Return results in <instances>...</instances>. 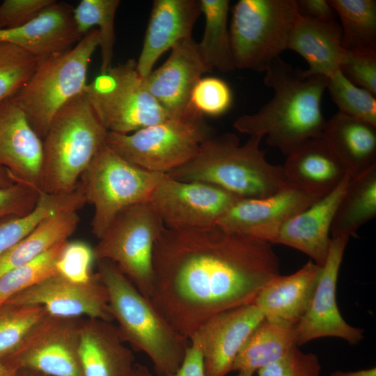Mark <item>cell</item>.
I'll return each instance as SVG.
<instances>
[{
  "label": "cell",
  "instance_id": "6da1fadb",
  "mask_svg": "<svg viewBox=\"0 0 376 376\" xmlns=\"http://www.w3.org/2000/svg\"><path fill=\"white\" fill-rule=\"evenodd\" d=\"M150 300L179 334L189 336L213 315L251 304L280 274L272 244L218 225L164 227L152 256Z\"/></svg>",
  "mask_w": 376,
  "mask_h": 376
},
{
  "label": "cell",
  "instance_id": "7a4b0ae2",
  "mask_svg": "<svg viewBox=\"0 0 376 376\" xmlns=\"http://www.w3.org/2000/svg\"><path fill=\"white\" fill-rule=\"evenodd\" d=\"M265 84L274 96L258 111L239 117L233 127L250 136H265L268 145L288 156L306 141L321 137V102L327 77L295 68L280 56L265 71Z\"/></svg>",
  "mask_w": 376,
  "mask_h": 376
},
{
  "label": "cell",
  "instance_id": "3957f363",
  "mask_svg": "<svg viewBox=\"0 0 376 376\" xmlns=\"http://www.w3.org/2000/svg\"><path fill=\"white\" fill-rule=\"evenodd\" d=\"M263 138L250 136L241 145L233 133L216 134L201 145L191 160L167 175L177 180L212 185L240 199L272 195L290 185L282 166L267 161L260 148Z\"/></svg>",
  "mask_w": 376,
  "mask_h": 376
},
{
  "label": "cell",
  "instance_id": "277c9868",
  "mask_svg": "<svg viewBox=\"0 0 376 376\" xmlns=\"http://www.w3.org/2000/svg\"><path fill=\"white\" fill-rule=\"evenodd\" d=\"M97 275L106 288L111 314L124 343L144 352L158 376L181 366L189 339L176 331L152 304L111 261H95Z\"/></svg>",
  "mask_w": 376,
  "mask_h": 376
},
{
  "label": "cell",
  "instance_id": "5b68a950",
  "mask_svg": "<svg viewBox=\"0 0 376 376\" xmlns=\"http://www.w3.org/2000/svg\"><path fill=\"white\" fill-rule=\"evenodd\" d=\"M107 134L84 93L65 103L42 139V191H74Z\"/></svg>",
  "mask_w": 376,
  "mask_h": 376
},
{
  "label": "cell",
  "instance_id": "8992f818",
  "mask_svg": "<svg viewBox=\"0 0 376 376\" xmlns=\"http://www.w3.org/2000/svg\"><path fill=\"white\" fill-rule=\"evenodd\" d=\"M100 42V31L93 29L70 49L39 58L30 79L11 97L42 139L57 111L83 93L89 63Z\"/></svg>",
  "mask_w": 376,
  "mask_h": 376
},
{
  "label": "cell",
  "instance_id": "52a82bcc",
  "mask_svg": "<svg viewBox=\"0 0 376 376\" xmlns=\"http://www.w3.org/2000/svg\"><path fill=\"white\" fill-rule=\"evenodd\" d=\"M217 134L191 105L180 117L169 118L130 134L109 132L105 144L130 163L167 174L191 160L201 145Z\"/></svg>",
  "mask_w": 376,
  "mask_h": 376
},
{
  "label": "cell",
  "instance_id": "ba28073f",
  "mask_svg": "<svg viewBox=\"0 0 376 376\" xmlns=\"http://www.w3.org/2000/svg\"><path fill=\"white\" fill-rule=\"evenodd\" d=\"M299 15L297 0H240L229 29L235 69L265 72L288 49Z\"/></svg>",
  "mask_w": 376,
  "mask_h": 376
},
{
  "label": "cell",
  "instance_id": "9c48e42d",
  "mask_svg": "<svg viewBox=\"0 0 376 376\" xmlns=\"http://www.w3.org/2000/svg\"><path fill=\"white\" fill-rule=\"evenodd\" d=\"M165 175L130 163L104 144L79 181L86 203L94 207L93 234L100 239L123 210L148 201Z\"/></svg>",
  "mask_w": 376,
  "mask_h": 376
},
{
  "label": "cell",
  "instance_id": "30bf717a",
  "mask_svg": "<svg viewBox=\"0 0 376 376\" xmlns=\"http://www.w3.org/2000/svg\"><path fill=\"white\" fill-rule=\"evenodd\" d=\"M83 93L109 132L130 134L169 119L129 59L87 84Z\"/></svg>",
  "mask_w": 376,
  "mask_h": 376
},
{
  "label": "cell",
  "instance_id": "8fae6325",
  "mask_svg": "<svg viewBox=\"0 0 376 376\" xmlns=\"http://www.w3.org/2000/svg\"><path fill=\"white\" fill-rule=\"evenodd\" d=\"M165 226L148 201L123 210L93 248L95 261L114 263L136 289L150 299L155 244Z\"/></svg>",
  "mask_w": 376,
  "mask_h": 376
},
{
  "label": "cell",
  "instance_id": "7c38bea8",
  "mask_svg": "<svg viewBox=\"0 0 376 376\" xmlns=\"http://www.w3.org/2000/svg\"><path fill=\"white\" fill-rule=\"evenodd\" d=\"M84 320L49 315L14 352L1 359L16 370H31L47 376H82L78 350Z\"/></svg>",
  "mask_w": 376,
  "mask_h": 376
},
{
  "label": "cell",
  "instance_id": "4fadbf2b",
  "mask_svg": "<svg viewBox=\"0 0 376 376\" xmlns=\"http://www.w3.org/2000/svg\"><path fill=\"white\" fill-rule=\"evenodd\" d=\"M239 200L212 185L175 180L166 174L148 201L167 228H201L217 224Z\"/></svg>",
  "mask_w": 376,
  "mask_h": 376
},
{
  "label": "cell",
  "instance_id": "5bb4252c",
  "mask_svg": "<svg viewBox=\"0 0 376 376\" xmlns=\"http://www.w3.org/2000/svg\"><path fill=\"white\" fill-rule=\"evenodd\" d=\"M350 237L340 235L331 240L309 306L295 324L298 347L322 337L338 338L355 345L364 338L362 329L351 326L343 319L336 303L337 280Z\"/></svg>",
  "mask_w": 376,
  "mask_h": 376
},
{
  "label": "cell",
  "instance_id": "9a60e30c",
  "mask_svg": "<svg viewBox=\"0 0 376 376\" xmlns=\"http://www.w3.org/2000/svg\"><path fill=\"white\" fill-rule=\"evenodd\" d=\"M265 318L254 304L220 312L203 322L189 338L202 356L205 376H226L253 330Z\"/></svg>",
  "mask_w": 376,
  "mask_h": 376
},
{
  "label": "cell",
  "instance_id": "2e32d148",
  "mask_svg": "<svg viewBox=\"0 0 376 376\" xmlns=\"http://www.w3.org/2000/svg\"><path fill=\"white\" fill-rule=\"evenodd\" d=\"M320 198L288 185L267 197L239 200L217 225L230 233L275 244L283 224Z\"/></svg>",
  "mask_w": 376,
  "mask_h": 376
},
{
  "label": "cell",
  "instance_id": "e0dca14e",
  "mask_svg": "<svg viewBox=\"0 0 376 376\" xmlns=\"http://www.w3.org/2000/svg\"><path fill=\"white\" fill-rule=\"evenodd\" d=\"M6 302L38 305L61 318L100 319L113 322L105 286L97 274L87 283H75L56 274L14 295Z\"/></svg>",
  "mask_w": 376,
  "mask_h": 376
},
{
  "label": "cell",
  "instance_id": "ac0fdd59",
  "mask_svg": "<svg viewBox=\"0 0 376 376\" xmlns=\"http://www.w3.org/2000/svg\"><path fill=\"white\" fill-rule=\"evenodd\" d=\"M211 71L191 37L175 44L167 60L144 80L168 118H176L190 107L191 93L202 75Z\"/></svg>",
  "mask_w": 376,
  "mask_h": 376
},
{
  "label": "cell",
  "instance_id": "d6986e66",
  "mask_svg": "<svg viewBox=\"0 0 376 376\" xmlns=\"http://www.w3.org/2000/svg\"><path fill=\"white\" fill-rule=\"evenodd\" d=\"M42 139L12 100L0 104V169L15 182L41 190Z\"/></svg>",
  "mask_w": 376,
  "mask_h": 376
},
{
  "label": "cell",
  "instance_id": "ffe728a7",
  "mask_svg": "<svg viewBox=\"0 0 376 376\" xmlns=\"http://www.w3.org/2000/svg\"><path fill=\"white\" fill-rule=\"evenodd\" d=\"M202 14L200 0L153 1L142 49L136 61L139 75L146 78L166 51L182 40L191 38L194 26Z\"/></svg>",
  "mask_w": 376,
  "mask_h": 376
},
{
  "label": "cell",
  "instance_id": "44dd1931",
  "mask_svg": "<svg viewBox=\"0 0 376 376\" xmlns=\"http://www.w3.org/2000/svg\"><path fill=\"white\" fill-rule=\"evenodd\" d=\"M351 177V173L347 172L331 192L285 222L278 233L275 244L299 250L322 267L329 249L333 219Z\"/></svg>",
  "mask_w": 376,
  "mask_h": 376
},
{
  "label": "cell",
  "instance_id": "7402d4cb",
  "mask_svg": "<svg viewBox=\"0 0 376 376\" xmlns=\"http://www.w3.org/2000/svg\"><path fill=\"white\" fill-rule=\"evenodd\" d=\"M82 38L75 24L73 8L56 1L26 24L0 31V43L16 45L39 58L67 51Z\"/></svg>",
  "mask_w": 376,
  "mask_h": 376
},
{
  "label": "cell",
  "instance_id": "603a6c76",
  "mask_svg": "<svg viewBox=\"0 0 376 376\" xmlns=\"http://www.w3.org/2000/svg\"><path fill=\"white\" fill-rule=\"evenodd\" d=\"M124 343L112 322L84 319L78 350L82 376H133L134 357Z\"/></svg>",
  "mask_w": 376,
  "mask_h": 376
},
{
  "label": "cell",
  "instance_id": "cb8c5ba5",
  "mask_svg": "<svg viewBox=\"0 0 376 376\" xmlns=\"http://www.w3.org/2000/svg\"><path fill=\"white\" fill-rule=\"evenodd\" d=\"M322 267L312 260L296 272L269 281L253 301L267 319L295 325L306 313Z\"/></svg>",
  "mask_w": 376,
  "mask_h": 376
},
{
  "label": "cell",
  "instance_id": "d4e9b609",
  "mask_svg": "<svg viewBox=\"0 0 376 376\" xmlns=\"http://www.w3.org/2000/svg\"><path fill=\"white\" fill-rule=\"evenodd\" d=\"M282 168L290 185L319 197L331 192L348 172L320 138L288 155Z\"/></svg>",
  "mask_w": 376,
  "mask_h": 376
},
{
  "label": "cell",
  "instance_id": "484cf974",
  "mask_svg": "<svg viewBox=\"0 0 376 376\" xmlns=\"http://www.w3.org/2000/svg\"><path fill=\"white\" fill-rule=\"evenodd\" d=\"M320 139L352 176L376 165V126L369 123L338 111Z\"/></svg>",
  "mask_w": 376,
  "mask_h": 376
},
{
  "label": "cell",
  "instance_id": "4316f807",
  "mask_svg": "<svg viewBox=\"0 0 376 376\" xmlns=\"http://www.w3.org/2000/svg\"><path fill=\"white\" fill-rule=\"evenodd\" d=\"M342 29L336 21L324 22L299 16L292 29L288 49L296 52L314 74L329 77L339 70L344 48Z\"/></svg>",
  "mask_w": 376,
  "mask_h": 376
},
{
  "label": "cell",
  "instance_id": "83f0119b",
  "mask_svg": "<svg viewBox=\"0 0 376 376\" xmlns=\"http://www.w3.org/2000/svg\"><path fill=\"white\" fill-rule=\"evenodd\" d=\"M297 346L295 325L264 318L238 352L233 371H255L281 359Z\"/></svg>",
  "mask_w": 376,
  "mask_h": 376
},
{
  "label": "cell",
  "instance_id": "f1b7e54d",
  "mask_svg": "<svg viewBox=\"0 0 376 376\" xmlns=\"http://www.w3.org/2000/svg\"><path fill=\"white\" fill-rule=\"evenodd\" d=\"M79 222L77 211L74 210L58 212L45 219L0 258V276L68 240Z\"/></svg>",
  "mask_w": 376,
  "mask_h": 376
},
{
  "label": "cell",
  "instance_id": "f546056e",
  "mask_svg": "<svg viewBox=\"0 0 376 376\" xmlns=\"http://www.w3.org/2000/svg\"><path fill=\"white\" fill-rule=\"evenodd\" d=\"M376 216V165L352 176L337 206L331 238L356 235L358 229Z\"/></svg>",
  "mask_w": 376,
  "mask_h": 376
},
{
  "label": "cell",
  "instance_id": "4dcf8cb0",
  "mask_svg": "<svg viewBox=\"0 0 376 376\" xmlns=\"http://www.w3.org/2000/svg\"><path fill=\"white\" fill-rule=\"evenodd\" d=\"M86 203L80 183L66 194L41 191L35 207L29 213L0 221V258L47 217L68 210L78 211Z\"/></svg>",
  "mask_w": 376,
  "mask_h": 376
},
{
  "label": "cell",
  "instance_id": "1f68e13d",
  "mask_svg": "<svg viewBox=\"0 0 376 376\" xmlns=\"http://www.w3.org/2000/svg\"><path fill=\"white\" fill-rule=\"evenodd\" d=\"M205 16L202 40L198 42L203 60L211 70L222 72L235 70L231 49L228 15L229 1L200 0Z\"/></svg>",
  "mask_w": 376,
  "mask_h": 376
},
{
  "label": "cell",
  "instance_id": "d6a6232c",
  "mask_svg": "<svg viewBox=\"0 0 376 376\" xmlns=\"http://www.w3.org/2000/svg\"><path fill=\"white\" fill-rule=\"evenodd\" d=\"M329 1L341 22L343 47L354 52H376V1Z\"/></svg>",
  "mask_w": 376,
  "mask_h": 376
},
{
  "label": "cell",
  "instance_id": "836d02e7",
  "mask_svg": "<svg viewBox=\"0 0 376 376\" xmlns=\"http://www.w3.org/2000/svg\"><path fill=\"white\" fill-rule=\"evenodd\" d=\"M119 0H81L73 8V18L78 33L84 36L99 26L101 50L100 73L107 71L112 65L115 43L114 22Z\"/></svg>",
  "mask_w": 376,
  "mask_h": 376
},
{
  "label": "cell",
  "instance_id": "e575fe53",
  "mask_svg": "<svg viewBox=\"0 0 376 376\" xmlns=\"http://www.w3.org/2000/svg\"><path fill=\"white\" fill-rule=\"evenodd\" d=\"M47 315L38 305L0 304V359L14 352Z\"/></svg>",
  "mask_w": 376,
  "mask_h": 376
},
{
  "label": "cell",
  "instance_id": "d590c367",
  "mask_svg": "<svg viewBox=\"0 0 376 376\" xmlns=\"http://www.w3.org/2000/svg\"><path fill=\"white\" fill-rule=\"evenodd\" d=\"M64 241L36 258L12 268L0 276V304L44 279L58 274L56 262Z\"/></svg>",
  "mask_w": 376,
  "mask_h": 376
},
{
  "label": "cell",
  "instance_id": "8d00e7d4",
  "mask_svg": "<svg viewBox=\"0 0 376 376\" xmlns=\"http://www.w3.org/2000/svg\"><path fill=\"white\" fill-rule=\"evenodd\" d=\"M327 88L338 111L376 126V97L337 70L327 77Z\"/></svg>",
  "mask_w": 376,
  "mask_h": 376
},
{
  "label": "cell",
  "instance_id": "74e56055",
  "mask_svg": "<svg viewBox=\"0 0 376 376\" xmlns=\"http://www.w3.org/2000/svg\"><path fill=\"white\" fill-rule=\"evenodd\" d=\"M38 61V57L19 47L0 43V104L24 86Z\"/></svg>",
  "mask_w": 376,
  "mask_h": 376
},
{
  "label": "cell",
  "instance_id": "f35d334b",
  "mask_svg": "<svg viewBox=\"0 0 376 376\" xmlns=\"http://www.w3.org/2000/svg\"><path fill=\"white\" fill-rule=\"evenodd\" d=\"M232 93L224 80L217 77L201 78L195 86L190 105L202 115L218 116L231 106Z\"/></svg>",
  "mask_w": 376,
  "mask_h": 376
},
{
  "label": "cell",
  "instance_id": "ab89813d",
  "mask_svg": "<svg viewBox=\"0 0 376 376\" xmlns=\"http://www.w3.org/2000/svg\"><path fill=\"white\" fill-rule=\"evenodd\" d=\"M95 261L93 249L82 241H68L56 262L58 275L75 283H87L95 274L92 272Z\"/></svg>",
  "mask_w": 376,
  "mask_h": 376
},
{
  "label": "cell",
  "instance_id": "60d3db41",
  "mask_svg": "<svg viewBox=\"0 0 376 376\" xmlns=\"http://www.w3.org/2000/svg\"><path fill=\"white\" fill-rule=\"evenodd\" d=\"M339 70L350 81L376 95V52L344 49Z\"/></svg>",
  "mask_w": 376,
  "mask_h": 376
},
{
  "label": "cell",
  "instance_id": "b9f144b4",
  "mask_svg": "<svg viewBox=\"0 0 376 376\" xmlns=\"http://www.w3.org/2000/svg\"><path fill=\"white\" fill-rule=\"evenodd\" d=\"M318 356L301 352L297 346L276 361L259 370L258 376H320Z\"/></svg>",
  "mask_w": 376,
  "mask_h": 376
},
{
  "label": "cell",
  "instance_id": "7bdbcfd3",
  "mask_svg": "<svg viewBox=\"0 0 376 376\" xmlns=\"http://www.w3.org/2000/svg\"><path fill=\"white\" fill-rule=\"evenodd\" d=\"M40 192L19 182L9 187H0V219L30 212L35 207Z\"/></svg>",
  "mask_w": 376,
  "mask_h": 376
},
{
  "label": "cell",
  "instance_id": "ee69618b",
  "mask_svg": "<svg viewBox=\"0 0 376 376\" xmlns=\"http://www.w3.org/2000/svg\"><path fill=\"white\" fill-rule=\"evenodd\" d=\"M54 0H5L0 5V31L20 27L38 15Z\"/></svg>",
  "mask_w": 376,
  "mask_h": 376
},
{
  "label": "cell",
  "instance_id": "f6af8a7d",
  "mask_svg": "<svg viewBox=\"0 0 376 376\" xmlns=\"http://www.w3.org/2000/svg\"><path fill=\"white\" fill-rule=\"evenodd\" d=\"M297 6L301 17L324 22L336 21L337 15L329 0H297Z\"/></svg>",
  "mask_w": 376,
  "mask_h": 376
},
{
  "label": "cell",
  "instance_id": "bcb514c9",
  "mask_svg": "<svg viewBox=\"0 0 376 376\" xmlns=\"http://www.w3.org/2000/svg\"><path fill=\"white\" fill-rule=\"evenodd\" d=\"M168 376H205L202 356L199 350L190 345L180 368Z\"/></svg>",
  "mask_w": 376,
  "mask_h": 376
},
{
  "label": "cell",
  "instance_id": "7dc6e473",
  "mask_svg": "<svg viewBox=\"0 0 376 376\" xmlns=\"http://www.w3.org/2000/svg\"><path fill=\"white\" fill-rule=\"evenodd\" d=\"M330 376H376V368L374 367L368 369L349 372L337 370L332 372Z\"/></svg>",
  "mask_w": 376,
  "mask_h": 376
},
{
  "label": "cell",
  "instance_id": "c3c4849f",
  "mask_svg": "<svg viewBox=\"0 0 376 376\" xmlns=\"http://www.w3.org/2000/svg\"><path fill=\"white\" fill-rule=\"evenodd\" d=\"M16 182L13 180L10 174L4 169H0V187H9Z\"/></svg>",
  "mask_w": 376,
  "mask_h": 376
},
{
  "label": "cell",
  "instance_id": "681fc988",
  "mask_svg": "<svg viewBox=\"0 0 376 376\" xmlns=\"http://www.w3.org/2000/svg\"><path fill=\"white\" fill-rule=\"evenodd\" d=\"M133 376H153L147 366L136 363L134 365Z\"/></svg>",
  "mask_w": 376,
  "mask_h": 376
},
{
  "label": "cell",
  "instance_id": "f907efd6",
  "mask_svg": "<svg viewBox=\"0 0 376 376\" xmlns=\"http://www.w3.org/2000/svg\"><path fill=\"white\" fill-rule=\"evenodd\" d=\"M16 371L0 359V376H15Z\"/></svg>",
  "mask_w": 376,
  "mask_h": 376
},
{
  "label": "cell",
  "instance_id": "816d5d0a",
  "mask_svg": "<svg viewBox=\"0 0 376 376\" xmlns=\"http://www.w3.org/2000/svg\"><path fill=\"white\" fill-rule=\"evenodd\" d=\"M15 376H47L44 374L38 373L37 371L27 370V369H19L17 370L15 373Z\"/></svg>",
  "mask_w": 376,
  "mask_h": 376
},
{
  "label": "cell",
  "instance_id": "f5cc1de1",
  "mask_svg": "<svg viewBox=\"0 0 376 376\" xmlns=\"http://www.w3.org/2000/svg\"><path fill=\"white\" fill-rule=\"evenodd\" d=\"M253 374V372L244 370V371H240L237 376H252Z\"/></svg>",
  "mask_w": 376,
  "mask_h": 376
}]
</instances>
